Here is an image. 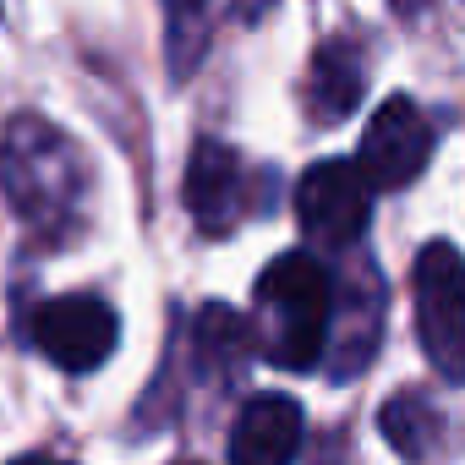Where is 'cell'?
I'll return each instance as SVG.
<instances>
[{
    "label": "cell",
    "mask_w": 465,
    "mask_h": 465,
    "mask_svg": "<svg viewBox=\"0 0 465 465\" xmlns=\"http://www.w3.org/2000/svg\"><path fill=\"white\" fill-rule=\"evenodd\" d=\"M0 181H6L12 213L39 242H66L88 213V164L83 148L55 132L45 115H17L0 148Z\"/></svg>",
    "instance_id": "obj_1"
},
{
    "label": "cell",
    "mask_w": 465,
    "mask_h": 465,
    "mask_svg": "<svg viewBox=\"0 0 465 465\" xmlns=\"http://www.w3.org/2000/svg\"><path fill=\"white\" fill-rule=\"evenodd\" d=\"M329 323H334V280L318 258L285 252L258 274V334H252V345L274 367H285V372L318 367L323 345H329Z\"/></svg>",
    "instance_id": "obj_2"
},
{
    "label": "cell",
    "mask_w": 465,
    "mask_h": 465,
    "mask_svg": "<svg viewBox=\"0 0 465 465\" xmlns=\"http://www.w3.org/2000/svg\"><path fill=\"white\" fill-rule=\"evenodd\" d=\"M416 340L443 383H465V258L449 242H427L411 269Z\"/></svg>",
    "instance_id": "obj_3"
},
{
    "label": "cell",
    "mask_w": 465,
    "mask_h": 465,
    "mask_svg": "<svg viewBox=\"0 0 465 465\" xmlns=\"http://www.w3.org/2000/svg\"><path fill=\"white\" fill-rule=\"evenodd\" d=\"M372 219V181L356 159H323L296 186V224L318 247H356Z\"/></svg>",
    "instance_id": "obj_4"
},
{
    "label": "cell",
    "mask_w": 465,
    "mask_h": 465,
    "mask_svg": "<svg viewBox=\"0 0 465 465\" xmlns=\"http://www.w3.org/2000/svg\"><path fill=\"white\" fill-rule=\"evenodd\" d=\"M115 334H121V323L99 296H55L34 312V345L61 372L104 367L110 351H115Z\"/></svg>",
    "instance_id": "obj_5"
},
{
    "label": "cell",
    "mask_w": 465,
    "mask_h": 465,
    "mask_svg": "<svg viewBox=\"0 0 465 465\" xmlns=\"http://www.w3.org/2000/svg\"><path fill=\"white\" fill-rule=\"evenodd\" d=\"M432 159V121L421 115L416 99L394 94L378 104V115L367 121V137H361V175L372 186H411Z\"/></svg>",
    "instance_id": "obj_6"
},
{
    "label": "cell",
    "mask_w": 465,
    "mask_h": 465,
    "mask_svg": "<svg viewBox=\"0 0 465 465\" xmlns=\"http://www.w3.org/2000/svg\"><path fill=\"white\" fill-rule=\"evenodd\" d=\"M186 208L197 219V230L208 236H224V230H236L242 213L252 208V175L242 164L236 148H224L213 137H203L192 148V164H186Z\"/></svg>",
    "instance_id": "obj_7"
},
{
    "label": "cell",
    "mask_w": 465,
    "mask_h": 465,
    "mask_svg": "<svg viewBox=\"0 0 465 465\" xmlns=\"http://www.w3.org/2000/svg\"><path fill=\"white\" fill-rule=\"evenodd\" d=\"M302 449V405L291 394H258L242 405L230 427V460L236 465H280Z\"/></svg>",
    "instance_id": "obj_8"
},
{
    "label": "cell",
    "mask_w": 465,
    "mask_h": 465,
    "mask_svg": "<svg viewBox=\"0 0 465 465\" xmlns=\"http://www.w3.org/2000/svg\"><path fill=\"white\" fill-rule=\"evenodd\" d=\"M361 94H367V55H361V45H351V39L318 45L312 66H307V110H312V121H323V126L345 121L361 104Z\"/></svg>",
    "instance_id": "obj_9"
},
{
    "label": "cell",
    "mask_w": 465,
    "mask_h": 465,
    "mask_svg": "<svg viewBox=\"0 0 465 465\" xmlns=\"http://www.w3.org/2000/svg\"><path fill=\"white\" fill-rule=\"evenodd\" d=\"M252 329L242 323V312L230 307H203L197 312V361L208 378H236L252 356Z\"/></svg>",
    "instance_id": "obj_10"
},
{
    "label": "cell",
    "mask_w": 465,
    "mask_h": 465,
    "mask_svg": "<svg viewBox=\"0 0 465 465\" xmlns=\"http://www.w3.org/2000/svg\"><path fill=\"white\" fill-rule=\"evenodd\" d=\"M170 6V61L192 66V55H203L208 23H213V0H164Z\"/></svg>",
    "instance_id": "obj_11"
},
{
    "label": "cell",
    "mask_w": 465,
    "mask_h": 465,
    "mask_svg": "<svg viewBox=\"0 0 465 465\" xmlns=\"http://www.w3.org/2000/svg\"><path fill=\"white\" fill-rule=\"evenodd\" d=\"M427 411H421V400L416 394H405V400H389L383 405V432H389V443L400 449V454H427V438L416 432V421H421Z\"/></svg>",
    "instance_id": "obj_12"
},
{
    "label": "cell",
    "mask_w": 465,
    "mask_h": 465,
    "mask_svg": "<svg viewBox=\"0 0 465 465\" xmlns=\"http://www.w3.org/2000/svg\"><path fill=\"white\" fill-rule=\"evenodd\" d=\"M389 6H394L400 17H421V12H427V0H389Z\"/></svg>",
    "instance_id": "obj_13"
}]
</instances>
